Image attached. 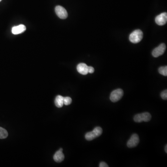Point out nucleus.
I'll return each instance as SVG.
<instances>
[{
  "mask_svg": "<svg viewBox=\"0 0 167 167\" xmlns=\"http://www.w3.org/2000/svg\"><path fill=\"white\" fill-rule=\"evenodd\" d=\"M102 132L103 130L101 127H96L92 131L87 132L85 135V139L88 141L92 140L100 136L102 134Z\"/></svg>",
  "mask_w": 167,
  "mask_h": 167,
  "instance_id": "f257e3e1",
  "label": "nucleus"
},
{
  "mask_svg": "<svg viewBox=\"0 0 167 167\" xmlns=\"http://www.w3.org/2000/svg\"><path fill=\"white\" fill-rule=\"evenodd\" d=\"M143 38V33L139 29L135 30L129 36L130 42L133 43H137L140 42Z\"/></svg>",
  "mask_w": 167,
  "mask_h": 167,
  "instance_id": "f03ea898",
  "label": "nucleus"
},
{
  "mask_svg": "<svg viewBox=\"0 0 167 167\" xmlns=\"http://www.w3.org/2000/svg\"><path fill=\"white\" fill-rule=\"evenodd\" d=\"M151 119V115L149 112H144L136 115L134 117V120L137 123L142 122H149Z\"/></svg>",
  "mask_w": 167,
  "mask_h": 167,
  "instance_id": "7ed1b4c3",
  "label": "nucleus"
},
{
  "mask_svg": "<svg viewBox=\"0 0 167 167\" xmlns=\"http://www.w3.org/2000/svg\"><path fill=\"white\" fill-rule=\"evenodd\" d=\"M123 95V90L121 89H118L112 91L110 95V100L113 102H117L121 100Z\"/></svg>",
  "mask_w": 167,
  "mask_h": 167,
  "instance_id": "20e7f679",
  "label": "nucleus"
},
{
  "mask_svg": "<svg viewBox=\"0 0 167 167\" xmlns=\"http://www.w3.org/2000/svg\"><path fill=\"white\" fill-rule=\"evenodd\" d=\"M166 46L164 43L160 44L158 47H156L152 51V55L155 58L158 57L163 55L166 50Z\"/></svg>",
  "mask_w": 167,
  "mask_h": 167,
  "instance_id": "39448f33",
  "label": "nucleus"
},
{
  "mask_svg": "<svg viewBox=\"0 0 167 167\" xmlns=\"http://www.w3.org/2000/svg\"><path fill=\"white\" fill-rule=\"evenodd\" d=\"M55 11L58 16L61 19H66L67 17V12L64 7L61 6H57L56 7Z\"/></svg>",
  "mask_w": 167,
  "mask_h": 167,
  "instance_id": "423d86ee",
  "label": "nucleus"
},
{
  "mask_svg": "<svg viewBox=\"0 0 167 167\" xmlns=\"http://www.w3.org/2000/svg\"><path fill=\"white\" fill-rule=\"evenodd\" d=\"M139 138L136 134H134L131 136L130 139L127 142V145L129 148H134L138 145L139 142Z\"/></svg>",
  "mask_w": 167,
  "mask_h": 167,
  "instance_id": "0eeeda50",
  "label": "nucleus"
},
{
  "mask_svg": "<svg viewBox=\"0 0 167 167\" xmlns=\"http://www.w3.org/2000/svg\"><path fill=\"white\" fill-rule=\"evenodd\" d=\"M155 22L157 25L163 26L165 25L167 22V13H163L157 16L155 18Z\"/></svg>",
  "mask_w": 167,
  "mask_h": 167,
  "instance_id": "6e6552de",
  "label": "nucleus"
},
{
  "mask_svg": "<svg viewBox=\"0 0 167 167\" xmlns=\"http://www.w3.org/2000/svg\"><path fill=\"white\" fill-rule=\"evenodd\" d=\"M77 71L82 75H85L88 73V66L85 63H80L77 66Z\"/></svg>",
  "mask_w": 167,
  "mask_h": 167,
  "instance_id": "1a4fd4ad",
  "label": "nucleus"
},
{
  "mask_svg": "<svg viewBox=\"0 0 167 167\" xmlns=\"http://www.w3.org/2000/svg\"><path fill=\"white\" fill-rule=\"evenodd\" d=\"M26 30V27L25 25H19L17 26H14L12 28V33L13 34H22L25 32Z\"/></svg>",
  "mask_w": 167,
  "mask_h": 167,
  "instance_id": "9d476101",
  "label": "nucleus"
},
{
  "mask_svg": "<svg viewBox=\"0 0 167 167\" xmlns=\"http://www.w3.org/2000/svg\"><path fill=\"white\" fill-rule=\"evenodd\" d=\"M62 151V149H60L55 153V155L53 156V159L57 163H61L64 160L65 156L63 153Z\"/></svg>",
  "mask_w": 167,
  "mask_h": 167,
  "instance_id": "9b49d317",
  "label": "nucleus"
},
{
  "mask_svg": "<svg viewBox=\"0 0 167 167\" xmlns=\"http://www.w3.org/2000/svg\"><path fill=\"white\" fill-rule=\"evenodd\" d=\"M55 105L58 108H61L64 104V97L62 96L58 95L55 100Z\"/></svg>",
  "mask_w": 167,
  "mask_h": 167,
  "instance_id": "f8f14e48",
  "label": "nucleus"
},
{
  "mask_svg": "<svg viewBox=\"0 0 167 167\" xmlns=\"http://www.w3.org/2000/svg\"><path fill=\"white\" fill-rule=\"evenodd\" d=\"M8 136V133L5 129L0 127V139H5Z\"/></svg>",
  "mask_w": 167,
  "mask_h": 167,
  "instance_id": "ddd939ff",
  "label": "nucleus"
},
{
  "mask_svg": "<svg viewBox=\"0 0 167 167\" xmlns=\"http://www.w3.org/2000/svg\"><path fill=\"white\" fill-rule=\"evenodd\" d=\"M158 72L159 73L163 75L164 76H167V67L165 66V67H160L158 69Z\"/></svg>",
  "mask_w": 167,
  "mask_h": 167,
  "instance_id": "4468645a",
  "label": "nucleus"
},
{
  "mask_svg": "<svg viewBox=\"0 0 167 167\" xmlns=\"http://www.w3.org/2000/svg\"><path fill=\"white\" fill-rule=\"evenodd\" d=\"M72 100L71 97H64V104L66 106H68L70 105L72 103Z\"/></svg>",
  "mask_w": 167,
  "mask_h": 167,
  "instance_id": "2eb2a0df",
  "label": "nucleus"
},
{
  "mask_svg": "<svg viewBox=\"0 0 167 167\" xmlns=\"http://www.w3.org/2000/svg\"><path fill=\"white\" fill-rule=\"evenodd\" d=\"M161 97H162V99H163L164 100H167V90H165L163 91H162L161 93Z\"/></svg>",
  "mask_w": 167,
  "mask_h": 167,
  "instance_id": "dca6fc26",
  "label": "nucleus"
},
{
  "mask_svg": "<svg viewBox=\"0 0 167 167\" xmlns=\"http://www.w3.org/2000/svg\"><path fill=\"white\" fill-rule=\"evenodd\" d=\"M94 72V69L93 67H89L88 66V73H93Z\"/></svg>",
  "mask_w": 167,
  "mask_h": 167,
  "instance_id": "f3484780",
  "label": "nucleus"
},
{
  "mask_svg": "<svg viewBox=\"0 0 167 167\" xmlns=\"http://www.w3.org/2000/svg\"><path fill=\"white\" fill-rule=\"evenodd\" d=\"M100 167H108L109 166L105 163L104 162H101L100 163V166H99Z\"/></svg>",
  "mask_w": 167,
  "mask_h": 167,
  "instance_id": "a211bd4d",
  "label": "nucleus"
},
{
  "mask_svg": "<svg viewBox=\"0 0 167 167\" xmlns=\"http://www.w3.org/2000/svg\"><path fill=\"white\" fill-rule=\"evenodd\" d=\"M167 145H166V146L165 147V151L166 152V153H167Z\"/></svg>",
  "mask_w": 167,
  "mask_h": 167,
  "instance_id": "6ab92c4d",
  "label": "nucleus"
},
{
  "mask_svg": "<svg viewBox=\"0 0 167 167\" xmlns=\"http://www.w3.org/2000/svg\"><path fill=\"white\" fill-rule=\"evenodd\" d=\"M1 1H2V0H0V2H1Z\"/></svg>",
  "mask_w": 167,
  "mask_h": 167,
  "instance_id": "aec40b11",
  "label": "nucleus"
}]
</instances>
